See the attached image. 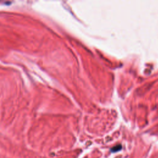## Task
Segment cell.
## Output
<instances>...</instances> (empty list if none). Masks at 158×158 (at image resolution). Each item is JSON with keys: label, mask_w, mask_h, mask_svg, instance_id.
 Masks as SVG:
<instances>
[{"label": "cell", "mask_w": 158, "mask_h": 158, "mask_svg": "<svg viewBox=\"0 0 158 158\" xmlns=\"http://www.w3.org/2000/svg\"><path fill=\"white\" fill-rule=\"evenodd\" d=\"M122 148V146L120 145H117L115 147H114L113 149H112V151L113 152H116V151H119V150H120Z\"/></svg>", "instance_id": "obj_1"}]
</instances>
